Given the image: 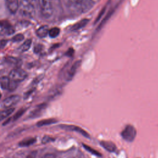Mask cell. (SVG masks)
I'll list each match as a JSON object with an SVG mask.
<instances>
[{
  "label": "cell",
  "instance_id": "6da1fadb",
  "mask_svg": "<svg viewBox=\"0 0 158 158\" xmlns=\"http://www.w3.org/2000/svg\"><path fill=\"white\" fill-rule=\"evenodd\" d=\"M19 9L22 15L25 17H32L35 14V9L30 0H21Z\"/></svg>",
  "mask_w": 158,
  "mask_h": 158
},
{
  "label": "cell",
  "instance_id": "7a4b0ae2",
  "mask_svg": "<svg viewBox=\"0 0 158 158\" xmlns=\"http://www.w3.org/2000/svg\"><path fill=\"white\" fill-rule=\"evenodd\" d=\"M41 15L45 18H49L53 14V6L51 0H38Z\"/></svg>",
  "mask_w": 158,
  "mask_h": 158
},
{
  "label": "cell",
  "instance_id": "3957f363",
  "mask_svg": "<svg viewBox=\"0 0 158 158\" xmlns=\"http://www.w3.org/2000/svg\"><path fill=\"white\" fill-rule=\"evenodd\" d=\"M27 76L28 74L24 70L17 67L12 69L10 72L9 77L10 80L18 83L24 80Z\"/></svg>",
  "mask_w": 158,
  "mask_h": 158
},
{
  "label": "cell",
  "instance_id": "277c9868",
  "mask_svg": "<svg viewBox=\"0 0 158 158\" xmlns=\"http://www.w3.org/2000/svg\"><path fill=\"white\" fill-rule=\"evenodd\" d=\"M136 135V130L135 128L131 125H127L121 132V136L122 138L128 141H133Z\"/></svg>",
  "mask_w": 158,
  "mask_h": 158
},
{
  "label": "cell",
  "instance_id": "5b68a950",
  "mask_svg": "<svg viewBox=\"0 0 158 158\" xmlns=\"http://www.w3.org/2000/svg\"><path fill=\"white\" fill-rule=\"evenodd\" d=\"M61 129L68 130V131H76L79 134L81 135L82 136L89 138L90 136L88 134V132H86L85 130H84L83 128H81L80 127L76 126V125H66V124H62L59 126Z\"/></svg>",
  "mask_w": 158,
  "mask_h": 158
},
{
  "label": "cell",
  "instance_id": "8992f818",
  "mask_svg": "<svg viewBox=\"0 0 158 158\" xmlns=\"http://www.w3.org/2000/svg\"><path fill=\"white\" fill-rule=\"evenodd\" d=\"M20 100V96L19 95H12L6 99L2 102V106L5 108H10L12 106L15 105Z\"/></svg>",
  "mask_w": 158,
  "mask_h": 158
},
{
  "label": "cell",
  "instance_id": "52a82bcc",
  "mask_svg": "<svg viewBox=\"0 0 158 158\" xmlns=\"http://www.w3.org/2000/svg\"><path fill=\"white\" fill-rule=\"evenodd\" d=\"M80 65H81V60H77V61H75L72 64V65L71 66V67L69 70L67 75V80L68 81L71 80L73 78V77H74V75H75V73L77 72V69L79 68Z\"/></svg>",
  "mask_w": 158,
  "mask_h": 158
},
{
  "label": "cell",
  "instance_id": "ba28073f",
  "mask_svg": "<svg viewBox=\"0 0 158 158\" xmlns=\"http://www.w3.org/2000/svg\"><path fill=\"white\" fill-rule=\"evenodd\" d=\"M6 6L8 10L12 14H15L19 9V0H5Z\"/></svg>",
  "mask_w": 158,
  "mask_h": 158
},
{
  "label": "cell",
  "instance_id": "9c48e42d",
  "mask_svg": "<svg viewBox=\"0 0 158 158\" xmlns=\"http://www.w3.org/2000/svg\"><path fill=\"white\" fill-rule=\"evenodd\" d=\"M70 2L80 5L83 9L88 10L93 6L91 0H69Z\"/></svg>",
  "mask_w": 158,
  "mask_h": 158
},
{
  "label": "cell",
  "instance_id": "30bf717a",
  "mask_svg": "<svg viewBox=\"0 0 158 158\" xmlns=\"http://www.w3.org/2000/svg\"><path fill=\"white\" fill-rule=\"evenodd\" d=\"M100 145L106 151L109 152H114L116 151L117 147L115 144L111 141H100Z\"/></svg>",
  "mask_w": 158,
  "mask_h": 158
},
{
  "label": "cell",
  "instance_id": "8fae6325",
  "mask_svg": "<svg viewBox=\"0 0 158 158\" xmlns=\"http://www.w3.org/2000/svg\"><path fill=\"white\" fill-rule=\"evenodd\" d=\"M89 21V20L88 19H83L80 20L79 22H78L77 23H76L72 27L71 30L74 31H77L78 30L83 28L84 27H85L88 23Z\"/></svg>",
  "mask_w": 158,
  "mask_h": 158
},
{
  "label": "cell",
  "instance_id": "7c38bea8",
  "mask_svg": "<svg viewBox=\"0 0 158 158\" xmlns=\"http://www.w3.org/2000/svg\"><path fill=\"white\" fill-rule=\"evenodd\" d=\"M11 83V80L9 77L2 76L0 77V86L2 89L9 90Z\"/></svg>",
  "mask_w": 158,
  "mask_h": 158
},
{
  "label": "cell",
  "instance_id": "4fadbf2b",
  "mask_svg": "<svg viewBox=\"0 0 158 158\" xmlns=\"http://www.w3.org/2000/svg\"><path fill=\"white\" fill-rule=\"evenodd\" d=\"M49 33V28L47 25H43L37 29L36 33V35L41 38H45Z\"/></svg>",
  "mask_w": 158,
  "mask_h": 158
},
{
  "label": "cell",
  "instance_id": "5bb4252c",
  "mask_svg": "<svg viewBox=\"0 0 158 158\" xmlns=\"http://www.w3.org/2000/svg\"><path fill=\"white\" fill-rule=\"evenodd\" d=\"M36 141V138H30L28 139H23L22 141H20L19 145L20 147H27L33 144Z\"/></svg>",
  "mask_w": 158,
  "mask_h": 158
},
{
  "label": "cell",
  "instance_id": "9a60e30c",
  "mask_svg": "<svg viewBox=\"0 0 158 158\" xmlns=\"http://www.w3.org/2000/svg\"><path fill=\"white\" fill-rule=\"evenodd\" d=\"M57 121V120L54 118H46V119H43L40 121H38L36 123V125L38 127H43L46 126L51 124H53L54 123H56Z\"/></svg>",
  "mask_w": 158,
  "mask_h": 158
},
{
  "label": "cell",
  "instance_id": "2e32d148",
  "mask_svg": "<svg viewBox=\"0 0 158 158\" xmlns=\"http://www.w3.org/2000/svg\"><path fill=\"white\" fill-rule=\"evenodd\" d=\"M14 111V109L12 107H10V108H7L6 109L0 112V121L6 118L11 114H12Z\"/></svg>",
  "mask_w": 158,
  "mask_h": 158
},
{
  "label": "cell",
  "instance_id": "e0dca14e",
  "mask_svg": "<svg viewBox=\"0 0 158 158\" xmlns=\"http://www.w3.org/2000/svg\"><path fill=\"white\" fill-rule=\"evenodd\" d=\"M31 40L27 39L20 46L19 49L21 52H25V51H28L30 49V48L31 46Z\"/></svg>",
  "mask_w": 158,
  "mask_h": 158
},
{
  "label": "cell",
  "instance_id": "ac0fdd59",
  "mask_svg": "<svg viewBox=\"0 0 158 158\" xmlns=\"http://www.w3.org/2000/svg\"><path fill=\"white\" fill-rule=\"evenodd\" d=\"M6 60L7 62L12 64V65H14L15 66H19L22 62L20 59H17V58H15V57H12V56H9V57H7L6 58Z\"/></svg>",
  "mask_w": 158,
  "mask_h": 158
},
{
  "label": "cell",
  "instance_id": "d6986e66",
  "mask_svg": "<svg viewBox=\"0 0 158 158\" xmlns=\"http://www.w3.org/2000/svg\"><path fill=\"white\" fill-rule=\"evenodd\" d=\"M82 145H83L84 149H85L86 151H87L88 152H89V153H91V154H93V155H94V156H98V157L102 156L101 154L99 152H98V151L95 150V149H93V148L89 146L88 145H86V144H84V143H83Z\"/></svg>",
  "mask_w": 158,
  "mask_h": 158
},
{
  "label": "cell",
  "instance_id": "ffe728a7",
  "mask_svg": "<svg viewBox=\"0 0 158 158\" xmlns=\"http://www.w3.org/2000/svg\"><path fill=\"white\" fill-rule=\"evenodd\" d=\"M60 33V29L58 27H53L49 30L48 35L51 38H54L58 36V35Z\"/></svg>",
  "mask_w": 158,
  "mask_h": 158
},
{
  "label": "cell",
  "instance_id": "44dd1931",
  "mask_svg": "<svg viewBox=\"0 0 158 158\" xmlns=\"http://www.w3.org/2000/svg\"><path fill=\"white\" fill-rule=\"evenodd\" d=\"M26 111V109L25 108H23V109H21L20 110H19L17 112H16L15 113V114L10 118V119H12V120L14 121V120H17L18 118H19L20 117L22 116V115L25 113V112Z\"/></svg>",
  "mask_w": 158,
  "mask_h": 158
},
{
  "label": "cell",
  "instance_id": "7402d4cb",
  "mask_svg": "<svg viewBox=\"0 0 158 158\" xmlns=\"http://www.w3.org/2000/svg\"><path fill=\"white\" fill-rule=\"evenodd\" d=\"M23 39H24V36L21 33L17 34L12 38V40L14 42H19L23 40Z\"/></svg>",
  "mask_w": 158,
  "mask_h": 158
},
{
  "label": "cell",
  "instance_id": "603a6c76",
  "mask_svg": "<svg viewBox=\"0 0 158 158\" xmlns=\"http://www.w3.org/2000/svg\"><path fill=\"white\" fill-rule=\"evenodd\" d=\"M54 138H52L49 136H44L42 140H41V142L43 144H47V143H51L52 141H54Z\"/></svg>",
  "mask_w": 158,
  "mask_h": 158
},
{
  "label": "cell",
  "instance_id": "cb8c5ba5",
  "mask_svg": "<svg viewBox=\"0 0 158 158\" xmlns=\"http://www.w3.org/2000/svg\"><path fill=\"white\" fill-rule=\"evenodd\" d=\"M44 109V105H40L38 106V108H36L35 109H34V110H33L31 113V117H34V116H36V114H39L38 113L40 112V111Z\"/></svg>",
  "mask_w": 158,
  "mask_h": 158
},
{
  "label": "cell",
  "instance_id": "d4e9b609",
  "mask_svg": "<svg viewBox=\"0 0 158 158\" xmlns=\"http://www.w3.org/2000/svg\"><path fill=\"white\" fill-rule=\"evenodd\" d=\"M113 12H114V10H112L111 11H110L108 14H107V17H106V18L102 20V22L101 23V24L99 25V27H98V30H100L101 29V27H102V25L106 23V20L107 21V20L109 18V17L110 16V15H112V13H113Z\"/></svg>",
  "mask_w": 158,
  "mask_h": 158
},
{
  "label": "cell",
  "instance_id": "484cf974",
  "mask_svg": "<svg viewBox=\"0 0 158 158\" xmlns=\"http://www.w3.org/2000/svg\"><path fill=\"white\" fill-rule=\"evenodd\" d=\"M43 45H41V44H38L36 45H35V48H34V52L38 54L40 52H41L42 51L43 49Z\"/></svg>",
  "mask_w": 158,
  "mask_h": 158
},
{
  "label": "cell",
  "instance_id": "4316f807",
  "mask_svg": "<svg viewBox=\"0 0 158 158\" xmlns=\"http://www.w3.org/2000/svg\"><path fill=\"white\" fill-rule=\"evenodd\" d=\"M8 40H5V39H2V40H0V49H2L4 48L7 44Z\"/></svg>",
  "mask_w": 158,
  "mask_h": 158
},
{
  "label": "cell",
  "instance_id": "83f0119b",
  "mask_svg": "<svg viewBox=\"0 0 158 158\" xmlns=\"http://www.w3.org/2000/svg\"><path fill=\"white\" fill-rule=\"evenodd\" d=\"M36 156H37V152L32 151L26 157V158H36Z\"/></svg>",
  "mask_w": 158,
  "mask_h": 158
},
{
  "label": "cell",
  "instance_id": "f1b7e54d",
  "mask_svg": "<svg viewBox=\"0 0 158 158\" xmlns=\"http://www.w3.org/2000/svg\"><path fill=\"white\" fill-rule=\"evenodd\" d=\"M41 158H56V156L53 154H46L44 155Z\"/></svg>",
  "mask_w": 158,
  "mask_h": 158
},
{
  "label": "cell",
  "instance_id": "f546056e",
  "mask_svg": "<svg viewBox=\"0 0 158 158\" xmlns=\"http://www.w3.org/2000/svg\"><path fill=\"white\" fill-rule=\"evenodd\" d=\"M105 10H106V7H104L103 9H102V11H101V13L99 14V15L98 16V18L96 19V20H95V23H96L99 19H100V18L102 17V15H103V14L104 13V12H105Z\"/></svg>",
  "mask_w": 158,
  "mask_h": 158
},
{
  "label": "cell",
  "instance_id": "4dcf8cb0",
  "mask_svg": "<svg viewBox=\"0 0 158 158\" xmlns=\"http://www.w3.org/2000/svg\"><path fill=\"white\" fill-rule=\"evenodd\" d=\"M73 53H74V51H73V49L72 48H70V49H69L68 50V51L67 52L66 54H67V56H72V54H73Z\"/></svg>",
  "mask_w": 158,
  "mask_h": 158
},
{
  "label": "cell",
  "instance_id": "1f68e13d",
  "mask_svg": "<svg viewBox=\"0 0 158 158\" xmlns=\"http://www.w3.org/2000/svg\"><path fill=\"white\" fill-rule=\"evenodd\" d=\"M1 98V92H0V98Z\"/></svg>",
  "mask_w": 158,
  "mask_h": 158
}]
</instances>
